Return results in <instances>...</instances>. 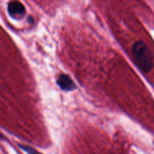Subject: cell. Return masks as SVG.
I'll return each instance as SVG.
<instances>
[{
  "mask_svg": "<svg viewBox=\"0 0 154 154\" xmlns=\"http://www.w3.org/2000/svg\"><path fill=\"white\" fill-rule=\"evenodd\" d=\"M19 147L20 149H22L23 151H25L26 153H27L28 154H42L41 153H39L38 150H36L35 149L32 148V147H29V146H26V145H22V144H19Z\"/></svg>",
  "mask_w": 154,
  "mask_h": 154,
  "instance_id": "277c9868",
  "label": "cell"
},
{
  "mask_svg": "<svg viewBox=\"0 0 154 154\" xmlns=\"http://www.w3.org/2000/svg\"><path fill=\"white\" fill-rule=\"evenodd\" d=\"M132 52L134 60L140 69L144 72H150L153 66V60L148 47L144 42L139 41L133 45Z\"/></svg>",
  "mask_w": 154,
  "mask_h": 154,
  "instance_id": "6da1fadb",
  "label": "cell"
},
{
  "mask_svg": "<svg viewBox=\"0 0 154 154\" xmlns=\"http://www.w3.org/2000/svg\"><path fill=\"white\" fill-rule=\"evenodd\" d=\"M8 12L11 17L14 19H20L25 14L26 9L20 2L12 0L8 5Z\"/></svg>",
  "mask_w": 154,
  "mask_h": 154,
  "instance_id": "7a4b0ae2",
  "label": "cell"
},
{
  "mask_svg": "<svg viewBox=\"0 0 154 154\" xmlns=\"http://www.w3.org/2000/svg\"><path fill=\"white\" fill-rule=\"evenodd\" d=\"M57 84L62 90H66V91H70L76 88V86L72 78L69 75H65V74L60 75L57 80Z\"/></svg>",
  "mask_w": 154,
  "mask_h": 154,
  "instance_id": "3957f363",
  "label": "cell"
}]
</instances>
